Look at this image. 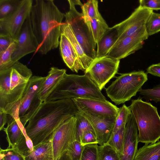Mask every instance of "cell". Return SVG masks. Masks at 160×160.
Instances as JSON below:
<instances>
[{
    "instance_id": "1",
    "label": "cell",
    "mask_w": 160,
    "mask_h": 160,
    "mask_svg": "<svg viewBox=\"0 0 160 160\" xmlns=\"http://www.w3.org/2000/svg\"><path fill=\"white\" fill-rule=\"evenodd\" d=\"M78 112L71 99L43 102L25 127L34 147L51 138L61 124Z\"/></svg>"
},
{
    "instance_id": "2",
    "label": "cell",
    "mask_w": 160,
    "mask_h": 160,
    "mask_svg": "<svg viewBox=\"0 0 160 160\" xmlns=\"http://www.w3.org/2000/svg\"><path fill=\"white\" fill-rule=\"evenodd\" d=\"M30 19L32 29L39 45L37 52L46 54L58 48L64 14L53 0H36Z\"/></svg>"
},
{
    "instance_id": "3",
    "label": "cell",
    "mask_w": 160,
    "mask_h": 160,
    "mask_svg": "<svg viewBox=\"0 0 160 160\" xmlns=\"http://www.w3.org/2000/svg\"><path fill=\"white\" fill-rule=\"evenodd\" d=\"M32 76L26 65L17 62L11 67L0 71V109L10 115L20 105L28 82Z\"/></svg>"
},
{
    "instance_id": "4",
    "label": "cell",
    "mask_w": 160,
    "mask_h": 160,
    "mask_svg": "<svg viewBox=\"0 0 160 160\" xmlns=\"http://www.w3.org/2000/svg\"><path fill=\"white\" fill-rule=\"evenodd\" d=\"M76 98L107 100L88 74L79 75L66 73L46 101Z\"/></svg>"
},
{
    "instance_id": "5",
    "label": "cell",
    "mask_w": 160,
    "mask_h": 160,
    "mask_svg": "<svg viewBox=\"0 0 160 160\" xmlns=\"http://www.w3.org/2000/svg\"><path fill=\"white\" fill-rule=\"evenodd\" d=\"M130 109L139 131L138 142L149 144L160 138V116L157 108L141 97L132 100Z\"/></svg>"
},
{
    "instance_id": "6",
    "label": "cell",
    "mask_w": 160,
    "mask_h": 160,
    "mask_svg": "<svg viewBox=\"0 0 160 160\" xmlns=\"http://www.w3.org/2000/svg\"><path fill=\"white\" fill-rule=\"evenodd\" d=\"M148 80L142 70L121 74L106 89L107 96L116 105L124 103L135 96Z\"/></svg>"
},
{
    "instance_id": "7",
    "label": "cell",
    "mask_w": 160,
    "mask_h": 160,
    "mask_svg": "<svg viewBox=\"0 0 160 160\" xmlns=\"http://www.w3.org/2000/svg\"><path fill=\"white\" fill-rule=\"evenodd\" d=\"M69 5V11L64 14L65 22L69 24L85 53L94 59L96 58V44L91 32L85 22L82 14L78 12L75 5L81 4L79 0H68Z\"/></svg>"
},
{
    "instance_id": "8",
    "label": "cell",
    "mask_w": 160,
    "mask_h": 160,
    "mask_svg": "<svg viewBox=\"0 0 160 160\" xmlns=\"http://www.w3.org/2000/svg\"><path fill=\"white\" fill-rule=\"evenodd\" d=\"M46 78L33 76L28 82L21 101L19 111L20 120L24 127L43 102L38 98V94Z\"/></svg>"
},
{
    "instance_id": "9",
    "label": "cell",
    "mask_w": 160,
    "mask_h": 160,
    "mask_svg": "<svg viewBox=\"0 0 160 160\" xmlns=\"http://www.w3.org/2000/svg\"><path fill=\"white\" fill-rule=\"evenodd\" d=\"M120 60L107 56L96 58L84 71L101 91L106 84L118 73Z\"/></svg>"
},
{
    "instance_id": "10",
    "label": "cell",
    "mask_w": 160,
    "mask_h": 160,
    "mask_svg": "<svg viewBox=\"0 0 160 160\" xmlns=\"http://www.w3.org/2000/svg\"><path fill=\"white\" fill-rule=\"evenodd\" d=\"M32 4V0H21L13 12L0 19V33L9 35L16 41L24 22L30 14Z\"/></svg>"
},
{
    "instance_id": "11",
    "label": "cell",
    "mask_w": 160,
    "mask_h": 160,
    "mask_svg": "<svg viewBox=\"0 0 160 160\" xmlns=\"http://www.w3.org/2000/svg\"><path fill=\"white\" fill-rule=\"evenodd\" d=\"M148 36L144 26L133 34L116 42L107 56L115 59L124 58L142 48Z\"/></svg>"
},
{
    "instance_id": "12",
    "label": "cell",
    "mask_w": 160,
    "mask_h": 160,
    "mask_svg": "<svg viewBox=\"0 0 160 160\" xmlns=\"http://www.w3.org/2000/svg\"><path fill=\"white\" fill-rule=\"evenodd\" d=\"M76 119L75 116L68 119L57 129L52 138L54 160H57L76 140Z\"/></svg>"
},
{
    "instance_id": "13",
    "label": "cell",
    "mask_w": 160,
    "mask_h": 160,
    "mask_svg": "<svg viewBox=\"0 0 160 160\" xmlns=\"http://www.w3.org/2000/svg\"><path fill=\"white\" fill-rule=\"evenodd\" d=\"M15 42V49L12 56L14 63L24 56L37 52L39 45L32 31L30 15L24 22Z\"/></svg>"
},
{
    "instance_id": "14",
    "label": "cell",
    "mask_w": 160,
    "mask_h": 160,
    "mask_svg": "<svg viewBox=\"0 0 160 160\" xmlns=\"http://www.w3.org/2000/svg\"><path fill=\"white\" fill-rule=\"evenodd\" d=\"M153 12L151 9L139 6L128 18L113 26L118 33V38L116 42L133 34L145 26Z\"/></svg>"
},
{
    "instance_id": "15",
    "label": "cell",
    "mask_w": 160,
    "mask_h": 160,
    "mask_svg": "<svg viewBox=\"0 0 160 160\" xmlns=\"http://www.w3.org/2000/svg\"><path fill=\"white\" fill-rule=\"evenodd\" d=\"M78 111L98 116L116 118L119 108L107 100L76 98L71 99Z\"/></svg>"
},
{
    "instance_id": "16",
    "label": "cell",
    "mask_w": 160,
    "mask_h": 160,
    "mask_svg": "<svg viewBox=\"0 0 160 160\" xmlns=\"http://www.w3.org/2000/svg\"><path fill=\"white\" fill-rule=\"evenodd\" d=\"M87 119L92 126L98 143L100 145L108 142L112 132L116 118L98 116L87 112L78 111Z\"/></svg>"
},
{
    "instance_id": "17",
    "label": "cell",
    "mask_w": 160,
    "mask_h": 160,
    "mask_svg": "<svg viewBox=\"0 0 160 160\" xmlns=\"http://www.w3.org/2000/svg\"><path fill=\"white\" fill-rule=\"evenodd\" d=\"M138 128L133 116L129 115L125 127L123 151L120 160H134L138 151Z\"/></svg>"
},
{
    "instance_id": "18",
    "label": "cell",
    "mask_w": 160,
    "mask_h": 160,
    "mask_svg": "<svg viewBox=\"0 0 160 160\" xmlns=\"http://www.w3.org/2000/svg\"><path fill=\"white\" fill-rule=\"evenodd\" d=\"M59 45L61 56L67 66L72 71L76 72L80 70L84 71L72 44L62 33H61Z\"/></svg>"
},
{
    "instance_id": "19",
    "label": "cell",
    "mask_w": 160,
    "mask_h": 160,
    "mask_svg": "<svg viewBox=\"0 0 160 160\" xmlns=\"http://www.w3.org/2000/svg\"><path fill=\"white\" fill-rule=\"evenodd\" d=\"M64 69H60L52 67L38 94V98L42 102H46L47 98L63 79L66 73Z\"/></svg>"
},
{
    "instance_id": "20",
    "label": "cell",
    "mask_w": 160,
    "mask_h": 160,
    "mask_svg": "<svg viewBox=\"0 0 160 160\" xmlns=\"http://www.w3.org/2000/svg\"><path fill=\"white\" fill-rule=\"evenodd\" d=\"M61 33L63 34L70 41L77 55L84 71H85L93 59L85 53L69 24L65 22L62 23L61 27Z\"/></svg>"
},
{
    "instance_id": "21",
    "label": "cell",
    "mask_w": 160,
    "mask_h": 160,
    "mask_svg": "<svg viewBox=\"0 0 160 160\" xmlns=\"http://www.w3.org/2000/svg\"><path fill=\"white\" fill-rule=\"evenodd\" d=\"M8 125L3 130L6 135L8 143V148H14L23 136L25 130V127L21 123L19 119H16L8 115Z\"/></svg>"
},
{
    "instance_id": "22",
    "label": "cell",
    "mask_w": 160,
    "mask_h": 160,
    "mask_svg": "<svg viewBox=\"0 0 160 160\" xmlns=\"http://www.w3.org/2000/svg\"><path fill=\"white\" fill-rule=\"evenodd\" d=\"M118 38V33L117 29L113 27L109 28L97 44L96 58L107 56Z\"/></svg>"
},
{
    "instance_id": "23",
    "label": "cell",
    "mask_w": 160,
    "mask_h": 160,
    "mask_svg": "<svg viewBox=\"0 0 160 160\" xmlns=\"http://www.w3.org/2000/svg\"><path fill=\"white\" fill-rule=\"evenodd\" d=\"M52 137L34 146L33 151L25 157L26 160H54Z\"/></svg>"
},
{
    "instance_id": "24",
    "label": "cell",
    "mask_w": 160,
    "mask_h": 160,
    "mask_svg": "<svg viewBox=\"0 0 160 160\" xmlns=\"http://www.w3.org/2000/svg\"><path fill=\"white\" fill-rule=\"evenodd\" d=\"M134 160H160V141L145 144L138 150Z\"/></svg>"
},
{
    "instance_id": "25",
    "label": "cell",
    "mask_w": 160,
    "mask_h": 160,
    "mask_svg": "<svg viewBox=\"0 0 160 160\" xmlns=\"http://www.w3.org/2000/svg\"><path fill=\"white\" fill-rule=\"evenodd\" d=\"M86 24L96 44L109 28L103 18L92 19Z\"/></svg>"
},
{
    "instance_id": "26",
    "label": "cell",
    "mask_w": 160,
    "mask_h": 160,
    "mask_svg": "<svg viewBox=\"0 0 160 160\" xmlns=\"http://www.w3.org/2000/svg\"><path fill=\"white\" fill-rule=\"evenodd\" d=\"M81 7L82 13L86 23L94 18H102L98 10V0H88Z\"/></svg>"
},
{
    "instance_id": "27",
    "label": "cell",
    "mask_w": 160,
    "mask_h": 160,
    "mask_svg": "<svg viewBox=\"0 0 160 160\" xmlns=\"http://www.w3.org/2000/svg\"><path fill=\"white\" fill-rule=\"evenodd\" d=\"M125 125L123 126L116 132H112L107 142L113 148L119 156L122 154L124 139Z\"/></svg>"
},
{
    "instance_id": "28",
    "label": "cell",
    "mask_w": 160,
    "mask_h": 160,
    "mask_svg": "<svg viewBox=\"0 0 160 160\" xmlns=\"http://www.w3.org/2000/svg\"><path fill=\"white\" fill-rule=\"evenodd\" d=\"M98 160H120L117 151L107 143L98 146Z\"/></svg>"
},
{
    "instance_id": "29",
    "label": "cell",
    "mask_w": 160,
    "mask_h": 160,
    "mask_svg": "<svg viewBox=\"0 0 160 160\" xmlns=\"http://www.w3.org/2000/svg\"><path fill=\"white\" fill-rule=\"evenodd\" d=\"M75 116L76 119V139L80 142L81 138L85 132L89 130L93 131H94L88 120L79 114L78 112Z\"/></svg>"
},
{
    "instance_id": "30",
    "label": "cell",
    "mask_w": 160,
    "mask_h": 160,
    "mask_svg": "<svg viewBox=\"0 0 160 160\" xmlns=\"http://www.w3.org/2000/svg\"><path fill=\"white\" fill-rule=\"evenodd\" d=\"M16 45L15 41L6 50L0 53V71L8 69L14 64L12 56L15 49Z\"/></svg>"
},
{
    "instance_id": "31",
    "label": "cell",
    "mask_w": 160,
    "mask_h": 160,
    "mask_svg": "<svg viewBox=\"0 0 160 160\" xmlns=\"http://www.w3.org/2000/svg\"><path fill=\"white\" fill-rule=\"evenodd\" d=\"M21 0H0V19L8 16L17 8Z\"/></svg>"
},
{
    "instance_id": "32",
    "label": "cell",
    "mask_w": 160,
    "mask_h": 160,
    "mask_svg": "<svg viewBox=\"0 0 160 160\" xmlns=\"http://www.w3.org/2000/svg\"><path fill=\"white\" fill-rule=\"evenodd\" d=\"M131 111L128 107L123 104L122 107L119 108L118 114L116 118L115 124L112 132H114L126 125Z\"/></svg>"
},
{
    "instance_id": "33",
    "label": "cell",
    "mask_w": 160,
    "mask_h": 160,
    "mask_svg": "<svg viewBox=\"0 0 160 160\" xmlns=\"http://www.w3.org/2000/svg\"><path fill=\"white\" fill-rule=\"evenodd\" d=\"M34 147L32 141L25 130L22 138L14 148H16L25 157L33 151Z\"/></svg>"
},
{
    "instance_id": "34",
    "label": "cell",
    "mask_w": 160,
    "mask_h": 160,
    "mask_svg": "<svg viewBox=\"0 0 160 160\" xmlns=\"http://www.w3.org/2000/svg\"><path fill=\"white\" fill-rule=\"evenodd\" d=\"M148 36H151L160 31V14L153 12L145 25Z\"/></svg>"
},
{
    "instance_id": "35",
    "label": "cell",
    "mask_w": 160,
    "mask_h": 160,
    "mask_svg": "<svg viewBox=\"0 0 160 160\" xmlns=\"http://www.w3.org/2000/svg\"><path fill=\"white\" fill-rule=\"evenodd\" d=\"M139 94L148 101H153L156 102H160V83L151 89L141 88Z\"/></svg>"
},
{
    "instance_id": "36",
    "label": "cell",
    "mask_w": 160,
    "mask_h": 160,
    "mask_svg": "<svg viewBox=\"0 0 160 160\" xmlns=\"http://www.w3.org/2000/svg\"><path fill=\"white\" fill-rule=\"evenodd\" d=\"M98 146L97 143L84 146L80 160H98Z\"/></svg>"
},
{
    "instance_id": "37",
    "label": "cell",
    "mask_w": 160,
    "mask_h": 160,
    "mask_svg": "<svg viewBox=\"0 0 160 160\" xmlns=\"http://www.w3.org/2000/svg\"><path fill=\"white\" fill-rule=\"evenodd\" d=\"M0 156L4 160H26L25 157L16 148H0Z\"/></svg>"
},
{
    "instance_id": "38",
    "label": "cell",
    "mask_w": 160,
    "mask_h": 160,
    "mask_svg": "<svg viewBox=\"0 0 160 160\" xmlns=\"http://www.w3.org/2000/svg\"><path fill=\"white\" fill-rule=\"evenodd\" d=\"M83 147L76 140L70 144L67 150L72 160H80Z\"/></svg>"
},
{
    "instance_id": "39",
    "label": "cell",
    "mask_w": 160,
    "mask_h": 160,
    "mask_svg": "<svg viewBox=\"0 0 160 160\" xmlns=\"http://www.w3.org/2000/svg\"><path fill=\"white\" fill-rule=\"evenodd\" d=\"M80 142L83 146L91 144H98L94 132L90 130L87 131L83 133Z\"/></svg>"
},
{
    "instance_id": "40",
    "label": "cell",
    "mask_w": 160,
    "mask_h": 160,
    "mask_svg": "<svg viewBox=\"0 0 160 160\" xmlns=\"http://www.w3.org/2000/svg\"><path fill=\"white\" fill-rule=\"evenodd\" d=\"M14 42L9 35L0 33V53L6 50Z\"/></svg>"
},
{
    "instance_id": "41",
    "label": "cell",
    "mask_w": 160,
    "mask_h": 160,
    "mask_svg": "<svg viewBox=\"0 0 160 160\" xmlns=\"http://www.w3.org/2000/svg\"><path fill=\"white\" fill-rule=\"evenodd\" d=\"M139 6L143 8L153 10H160V0H140Z\"/></svg>"
},
{
    "instance_id": "42",
    "label": "cell",
    "mask_w": 160,
    "mask_h": 160,
    "mask_svg": "<svg viewBox=\"0 0 160 160\" xmlns=\"http://www.w3.org/2000/svg\"><path fill=\"white\" fill-rule=\"evenodd\" d=\"M146 73L160 77V63L149 66L147 69Z\"/></svg>"
},
{
    "instance_id": "43",
    "label": "cell",
    "mask_w": 160,
    "mask_h": 160,
    "mask_svg": "<svg viewBox=\"0 0 160 160\" xmlns=\"http://www.w3.org/2000/svg\"><path fill=\"white\" fill-rule=\"evenodd\" d=\"M8 115L4 111L0 109V130H3L7 122Z\"/></svg>"
},
{
    "instance_id": "44",
    "label": "cell",
    "mask_w": 160,
    "mask_h": 160,
    "mask_svg": "<svg viewBox=\"0 0 160 160\" xmlns=\"http://www.w3.org/2000/svg\"><path fill=\"white\" fill-rule=\"evenodd\" d=\"M57 160H72L68 150L65 151Z\"/></svg>"
},
{
    "instance_id": "45",
    "label": "cell",
    "mask_w": 160,
    "mask_h": 160,
    "mask_svg": "<svg viewBox=\"0 0 160 160\" xmlns=\"http://www.w3.org/2000/svg\"><path fill=\"white\" fill-rule=\"evenodd\" d=\"M0 160H4L3 158L1 156H0Z\"/></svg>"
}]
</instances>
